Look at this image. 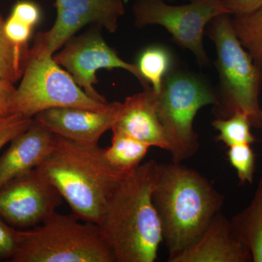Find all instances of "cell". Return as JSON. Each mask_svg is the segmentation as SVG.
<instances>
[{
  "label": "cell",
  "mask_w": 262,
  "mask_h": 262,
  "mask_svg": "<svg viewBox=\"0 0 262 262\" xmlns=\"http://www.w3.org/2000/svg\"><path fill=\"white\" fill-rule=\"evenodd\" d=\"M230 14L251 13L262 6V0H225Z\"/></svg>",
  "instance_id": "f1b7e54d"
},
{
  "label": "cell",
  "mask_w": 262,
  "mask_h": 262,
  "mask_svg": "<svg viewBox=\"0 0 262 262\" xmlns=\"http://www.w3.org/2000/svg\"><path fill=\"white\" fill-rule=\"evenodd\" d=\"M37 168L58 189L77 218L97 225L108 198L127 173L110 165L103 148L58 136L51 152Z\"/></svg>",
  "instance_id": "3957f363"
},
{
  "label": "cell",
  "mask_w": 262,
  "mask_h": 262,
  "mask_svg": "<svg viewBox=\"0 0 262 262\" xmlns=\"http://www.w3.org/2000/svg\"><path fill=\"white\" fill-rule=\"evenodd\" d=\"M55 6L77 13L87 24L103 26L110 32L117 30L118 19L125 13L123 0H56Z\"/></svg>",
  "instance_id": "2e32d148"
},
{
  "label": "cell",
  "mask_w": 262,
  "mask_h": 262,
  "mask_svg": "<svg viewBox=\"0 0 262 262\" xmlns=\"http://www.w3.org/2000/svg\"><path fill=\"white\" fill-rule=\"evenodd\" d=\"M229 163L237 172L241 184H253L256 168V157L251 144L229 146L227 151Z\"/></svg>",
  "instance_id": "603a6c76"
},
{
  "label": "cell",
  "mask_w": 262,
  "mask_h": 262,
  "mask_svg": "<svg viewBox=\"0 0 262 262\" xmlns=\"http://www.w3.org/2000/svg\"><path fill=\"white\" fill-rule=\"evenodd\" d=\"M152 201L170 261L199 239L224 196L199 172L173 162L159 164Z\"/></svg>",
  "instance_id": "7a4b0ae2"
},
{
  "label": "cell",
  "mask_w": 262,
  "mask_h": 262,
  "mask_svg": "<svg viewBox=\"0 0 262 262\" xmlns=\"http://www.w3.org/2000/svg\"><path fill=\"white\" fill-rule=\"evenodd\" d=\"M226 13L230 14L225 0H190L183 5H168L163 0H140L134 7L137 25L162 26L203 64L208 62L203 44L205 27Z\"/></svg>",
  "instance_id": "ba28073f"
},
{
  "label": "cell",
  "mask_w": 262,
  "mask_h": 262,
  "mask_svg": "<svg viewBox=\"0 0 262 262\" xmlns=\"http://www.w3.org/2000/svg\"><path fill=\"white\" fill-rule=\"evenodd\" d=\"M113 133L111 146L104 149L105 157L114 168L127 173L141 165L151 146L120 131Z\"/></svg>",
  "instance_id": "e0dca14e"
},
{
  "label": "cell",
  "mask_w": 262,
  "mask_h": 262,
  "mask_svg": "<svg viewBox=\"0 0 262 262\" xmlns=\"http://www.w3.org/2000/svg\"><path fill=\"white\" fill-rule=\"evenodd\" d=\"M249 250L234 234L230 220L217 213L199 239L169 262H250Z\"/></svg>",
  "instance_id": "4fadbf2b"
},
{
  "label": "cell",
  "mask_w": 262,
  "mask_h": 262,
  "mask_svg": "<svg viewBox=\"0 0 262 262\" xmlns=\"http://www.w3.org/2000/svg\"><path fill=\"white\" fill-rule=\"evenodd\" d=\"M215 130L220 132L215 140L223 142L226 146L237 144H253L256 138L251 133L249 117L244 113H236L225 119H216L212 122Z\"/></svg>",
  "instance_id": "7402d4cb"
},
{
  "label": "cell",
  "mask_w": 262,
  "mask_h": 262,
  "mask_svg": "<svg viewBox=\"0 0 262 262\" xmlns=\"http://www.w3.org/2000/svg\"><path fill=\"white\" fill-rule=\"evenodd\" d=\"M10 15L34 28L41 18L39 5L31 0H19L12 8Z\"/></svg>",
  "instance_id": "4316f807"
},
{
  "label": "cell",
  "mask_w": 262,
  "mask_h": 262,
  "mask_svg": "<svg viewBox=\"0 0 262 262\" xmlns=\"http://www.w3.org/2000/svg\"><path fill=\"white\" fill-rule=\"evenodd\" d=\"M11 262H115L97 224L55 212L40 225L19 230Z\"/></svg>",
  "instance_id": "277c9868"
},
{
  "label": "cell",
  "mask_w": 262,
  "mask_h": 262,
  "mask_svg": "<svg viewBox=\"0 0 262 262\" xmlns=\"http://www.w3.org/2000/svg\"><path fill=\"white\" fill-rule=\"evenodd\" d=\"M157 107L170 144L173 163H181L199 149L193 122L198 112L207 105H218L219 98L196 77L181 72L165 76Z\"/></svg>",
  "instance_id": "52a82bcc"
},
{
  "label": "cell",
  "mask_w": 262,
  "mask_h": 262,
  "mask_svg": "<svg viewBox=\"0 0 262 262\" xmlns=\"http://www.w3.org/2000/svg\"><path fill=\"white\" fill-rule=\"evenodd\" d=\"M56 141V135L34 119L30 127L15 136L0 157V189L38 168L51 152Z\"/></svg>",
  "instance_id": "5bb4252c"
},
{
  "label": "cell",
  "mask_w": 262,
  "mask_h": 262,
  "mask_svg": "<svg viewBox=\"0 0 262 262\" xmlns=\"http://www.w3.org/2000/svg\"><path fill=\"white\" fill-rule=\"evenodd\" d=\"M209 37L216 47L222 85V98L215 106V114L225 119L241 112L249 117L253 127H261L258 96L262 72L239 42L229 14L219 15L211 20Z\"/></svg>",
  "instance_id": "5b68a950"
},
{
  "label": "cell",
  "mask_w": 262,
  "mask_h": 262,
  "mask_svg": "<svg viewBox=\"0 0 262 262\" xmlns=\"http://www.w3.org/2000/svg\"><path fill=\"white\" fill-rule=\"evenodd\" d=\"M37 37L29 48L22 80L13 99V115L33 117L54 108L75 107L101 111L111 103L93 99L53 58Z\"/></svg>",
  "instance_id": "8992f818"
},
{
  "label": "cell",
  "mask_w": 262,
  "mask_h": 262,
  "mask_svg": "<svg viewBox=\"0 0 262 262\" xmlns=\"http://www.w3.org/2000/svg\"><path fill=\"white\" fill-rule=\"evenodd\" d=\"M120 102L111 103L101 111L75 107L50 108L34 120L55 135L84 145H98L101 136L116 121Z\"/></svg>",
  "instance_id": "8fae6325"
},
{
  "label": "cell",
  "mask_w": 262,
  "mask_h": 262,
  "mask_svg": "<svg viewBox=\"0 0 262 262\" xmlns=\"http://www.w3.org/2000/svg\"><path fill=\"white\" fill-rule=\"evenodd\" d=\"M53 58L68 71L88 96L101 102H108L94 89V84L98 83L96 72L101 69H123L136 76L144 86L137 66L121 59L98 33H86L70 39L66 42L64 48Z\"/></svg>",
  "instance_id": "30bf717a"
},
{
  "label": "cell",
  "mask_w": 262,
  "mask_h": 262,
  "mask_svg": "<svg viewBox=\"0 0 262 262\" xmlns=\"http://www.w3.org/2000/svg\"><path fill=\"white\" fill-rule=\"evenodd\" d=\"M234 234L249 250L253 262H262V177L251 203L230 220Z\"/></svg>",
  "instance_id": "9a60e30c"
},
{
  "label": "cell",
  "mask_w": 262,
  "mask_h": 262,
  "mask_svg": "<svg viewBox=\"0 0 262 262\" xmlns=\"http://www.w3.org/2000/svg\"><path fill=\"white\" fill-rule=\"evenodd\" d=\"M56 9L57 18L53 27L48 32L38 33L36 35L53 53L68 42L79 29L87 24L77 13L58 7Z\"/></svg>",
  "instance_id": "44dd1931"
},
{
  "label": "cell",
  "mask_w": 262,
  "mask_h": 262,
  "mask_svg": "<svg viewBox=\"0 0 262 262\" xmlns=\"http://www.w3.org/2000/svg\"><path fill=\"white\" fill-rule=\"evenodd\" d=\"M232 24L239 42L262 72V6L251 13L235 15Z\"/></svg>",
  "instance_id": "ac0fdd59"
},
{
  "label": "cell",
  "mask_w": 262,
  "mask_h": 262,
  "mask_svg": "<svg viewBox=\"0 0 262 262\" xmlns=\"http://www.w3.org/2000/svg\"><path fill=\"white\" fill-rule=\"evenodd\" d=\"M63 201L58 189L37 168L0 189V215L12 227L32 228L56 212Z\"/></svg>",
  "instance_id": "9c48e42d"
},
{
  "label": "cell",
  "mask_w": 262,
  "mask_h": 262,
  "mask_svg": "<svg viewBox=\"0 0 262 262\" xmlns=\"http://www.w3.org/2000/svg\"><path fill=\"white\" fill-rule=\"evenodd\" d=\"M171 57L165 48L152 46L141 52L136 66L144 81V87L151 84L155 92L159 94L164 79L168 75Z\"/></svg>",
  "instance_id": "d6986e66"
},
{
  "label": "cell",
  "mask_w": 262,
  "mask_h": 262,
  "mask_svg": "<svg viewBox=\"0 0 262 262\" xmlns=\"http://www.w3.org/2000/svg\"><path fill=\"white\" fill-rule=\"evenodd\" d=\"M127 97L120 104L112 130H118L170 152V144L157 107L155 92L150 86Z\"/></svg>",
  "instance_id": "7c38bea8"
},
{
  "label": "cell",
  "mask_w": 262,
  "mask_h": 262,
  "mask_svg": "<svg viewBox=\"0 0 262 262\" xmlns=\"http://www.w3.org/2000/svg\"><path fill=\"white\" fill-rule=\"evenodd\" d=\"M32 29V27L20 21L12 15H10L5 20V34L8 39L18 47L29 48L28 42Z\"/></svg>",
  "instance_id": "484cf974"
},
{
  "label": "cell",
  "mask_w": 262,
  "mask_h": 262,
  "mask_svg": "<svg viewBox=\"0 0 262 262\" xmlns=\"http://www.w3.org/2000/svg\"><path fill=\"white\" fill-rule=\"evenodd\" d=\"M32 117L20 115L0 117V149L32 125Z\"/></svg>",
  "instance_id": "cb8c5ba5"
},
{
  "label": "cell",
  "mask_w": 262,
  "mask_h": 262,
  "mask_svg": "<svg viewBox=\"0 0 262 262\" xmlns=\"http://www.w3.org/2000/svg\"><path fill=\"white\" fill-rule=\"evenodd\" d=\"M16 89L9 81L0 78V117L13 115V103Z\"/></svg>",
  "instance_id": "83f0119b"
},
{
  "label": "cell",
  "mask_w": 262,
  "mask_h": 262,
  "mask_svg": "<svg viewBox=\"0 0 262 262\" xmlns=\"http://www.w3.org/2000/svg\"><path fill=\"white\" fill-rule=\"evenodd\" d=\"M159 163L139 165L120 179L98 224L115 262H154L163 242L152 201Z\"/></svg>",
  "instance_id": "6da1fadb"
},
{
  "label": "cell",
  "mask_w": 262,
  "mask_h": 262,
  "mask_svg": "<svg viewBox=\"0 0 262 262\" xmlns=\"http://www.w3.org/2000/svg\"><path fill=\"white\" fill-rule=\"evenodd\" d=\"M0 13V78L15 83L23 75L29 48L18 47L7 37Z\"/></svg>",
  "instance_id": "ffe728a7"
},
{
  "label": "cell",
  "mask_w": 262,
  "mask_h": 262,
  "mask_svg": "<svg viewBox=\"0 0 262 262\" xmlns=\"http://www.w3.org/2000/svg\"><path fill=\"white\" fill-rule=\"evenodd\" d=\"M19 230L0 215V259L10 261L16 251Z\"/></svg>",
  "instance_id": "d4e9b609"
}]
</instances>
